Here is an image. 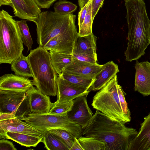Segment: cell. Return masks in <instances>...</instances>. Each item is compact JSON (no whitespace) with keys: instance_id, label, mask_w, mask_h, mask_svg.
Returning <instances> with one entry per match:
<instances>
[{"instance_id":"cell-1","label":"cell","mask_w":150,"mask_h":150,"mask_svg":"<svg viewBox=\"0 0 150 150\" xmlns=\"http://www.w3.org/2000/svg\"><path fill=\"white\" fill-rule=\"evenodd\" d=\"M138 133L136 129L128 127L96 110L81 134L105 143V150H128Z\"/></svg>"},{"instance_id":"cell-2","label":"cell","mask_w":150,"mask_h":150,"mask_svg":"<svg viewBox=\"0 0 150 150\" xmlns=\"http://www.w3.org/2000/svg\"><path fill=\"white\" fill-rule=\"evenodd\" d=\"M76 16L72 13L62 15L51 11L41 12L34 22L39 46L43 47L52 38L58 37L73 48L78 35L75 25Z\"/></svg>"},{"instance_id":"cell-3","label":"cell","mask_w":150,"mask_h":150,"mask_svg":"<svg viewBox=\"0 0 150 150\" xmlns=\"http://www.w3.org/2000/svg\"><path fill=\"white\" fill-rule=\"evenodd\" d=\"M126 18L128 26V42L125 56L126 61L137 60L144 55L149 44L148 34L150 21L146 7L134 5L127 8Z\"/></svg>"},{"instance_id":"cell-4","label":"cell","mask_w":150,"mask_h":150,"mask_svg":"<svg viewBox=\"0 0 150 150\" xmlns=\"http://www.w3.org/2000/svg\"><path fill=\"white\" fill-rule=\"evenodd\" d=\"M27 57L33 75L34 85L45 95L56 96L59 75L52 66L50 52L39 46L31 50Z\"/></svg>"},{"instance_id":"cell-5","label":"cell","mask_w":150,"mask_h":150,"mask_svg":"<svg viewBox=\"0 0 150 150\" xmlns=\"http://www.w3.org/2000/svg\"><path fill=\"white\" fill-rule=\"evenodd\" d=\"M18 25L6 11H0V64H11L24 49Z\"/></svg>"},{"instance_id":"cell-6","label":"cell","mask_w":150,"mask_h":150,"mask_svg":"<svg viewBox=\"0 0 150 150\" xmlns=\"http://www.w3.org/2000/svg\"><path fill=\"white\" fill-rule=\"evenodd\" d=\"M117 74L94 96L93 108L122 124L129 122L124 113L118 88Z\"/></svg>"},{"instance_id":"cell-7","label":"cell","mask_w":150,"mask_h":150,"mask_svg":"<svg viewBox=\"0 0 150 150\" xmlns=\"http://www.w3.org/2000/svg\"><path fill=\"white\" fill-rule=\"evenodd\" d=\"M20 119L41 133L52 129H59L69 132L77 138L82 136L83 129L79 124L69 118L67 115L60 116L30 113Z\"/></svg>"},{"instance_id":"cell-8","label":"cell","mask_w":150,"mask_h":150,"mask_svg":"<svg viewBox=\"0 0 150 150\" xmlns=\"http://www.w3.org/2000/svg\"><path fill=\"white\" fill-rule=\"evenodd\" d=\"M12 113L19 119L31 113L26 92L0 89V113Z\"/></svg>"},{"instance_id":"cell-9","label":"cell","mask_w":150,"mask_h":150,"mask_svg":"<svg viewBox=\"0 0 150 150\" xmlns=\"http://www.w3.org/2000/svg\"><path fill=\"white\" fill-rule=\"evenodd\" d=\"M88 94L83 95L73 100L71 110L67 113L68 117L79 124L83 129L93 115L87 102Z\"/></svg>"},{"instance_id":"cell-10","label":"cell","mask_w":150,"mask_h":150,"mask_svg":"<svg viewBox=\"0 0 150 150\" xmlns=\"http://www.w3.org/2000/svg\"><path fill=\"white\" fill-rule=\"evenodd\" d=\"M14 16L34 22L41 13L35 0H11Z\"/></svg>"},{"instance_id":"cell-11","label":"cell","mask_w":150,"mask_h":150,"mask_svg":"<svg viewBox=\"0 0 150 150\" xmlns=\"http://www.w3.org/2000/svg\"><path fill=\"white\" fill-rule=\"evenodd\" d=\"M31 113L48 114L52 106L50 96L45 95L33 86L26 92Z\"/></svg>"},{"instance_id":"cell-12","label":"cell","mask_w":150,"mask_h":150,"mask_svg":"<svg viewBox=\"0 0 150 150\" xmlns=\"http://www.w3.org/2000/svg\"><path fill=\"white\" fill-rule=\"evenodd\" d=\"M135 68V91L144 96L150 95V62L137 60Z\"/></svg>"},{"instance_id":"cell-13","label":"cell","mask_w":150,"mask_h":150,"mask_svg":"<svg viewBox=\"0 0 150 150\" xmlns=\"http://www.w3.org/2000/svg\"><path fill=\"white\" fill-rule=\"evenodd\" d=\"M57 100L59 103L72 100L90 91L74 85L58 75L57 79Z\"/></svg>"},{"instance_id":"cell-14","label":"cell","mask_w":150,"mask_h":150,"mask_svg":"<svg viewBox=\"0 0 150 150\" xmlns=\"http://www.w3.org/2000/svg\"><path fill=\"white\" fill-rule=\"evenodd\" d=\"M103 65L80 61L73 57L62 72L95 78L102 70Z\"/></svg>"},{"instance_id":"cell-15","label":"cell","mask_w":150,"mask_h":150,"mask_svg":"<svg viewBox=\"0 0 150 150\" xmlns=\"http://www.w3.org/2000/svg\"><path fill=\"white\" fill-rule=\"evenodd\" d=\"M29 78L14 75L6 74L0 77V89L26 92L34 85Z\"/></svg>"},{"instance_id":"cell-16","label":"cell","mask_w":150,"mask_h":150,"mask_svg":"<svg viewBox=\"0 0 150 150\" xmlns=\"http://www.w3.org/2000/svg\"><path fill=\"white\" fill-rule=\"evenodd\" d=\"M150 146V113L141 124L137 134L130 143L128 150H147Z\"/></svg>"},{"instance_id":"cell-17","label":"cell","mask_w":150,"mask_h":150,"mask_svg":"<svg viewBox=\"0 0 150 150\" xmlns=\"http://www.w3.org/2000/svg\"><path fill=\"white\" fill-rule=\"evenodd\" d=\"M119 72L117 65L112 61L103 64V69L96 76L88 91H96L100 90Z\"/></svg>"},{"instance_id":"cell-18","label":"cell","mask_w":150,"mask_h":150,"mask_svg":"<svg viewBox=\"0 0 150 150\" xmlns=\"http://www.w3.org/2000/svg\"><path fill=\"white\" fill-rule=\"evenodd\" d=\"M97 37L93 33L80 36L78 34L73 46L72 53L97 56L96 53Z\"/></svg>"},{"instance_id":"cell-19","label":"cell","mask_w":150,"mask_h":150,"mask_svg":"<svg viewBox=\"0 0 150 150\" xmlns=\"http://www.w3.org/2000/svg\"><path fill=\"white\" fill-rule=\"evenodd\" d=\"M52 66L59 75L61 74L64 68L72 60V54L57 52L50 50Z\"/></svg>"},{"instance_id":"cell-20","label":"cell","mask_w":150,"mask_h":150,"mask_svg":"<svg viewBox=\"0 0 150 150\" xmlns=\"http://www.w3.org/2000/svg\"><path fill=\"white\" fill-rule=\"evenodd\" d=\"M11 70L15 75L29 78L33 77L31 69L27 57L23 54L11 64Z\"/></svg>"},{"instance_id":"cell-21","label":"cell","mask_w":150,"mask_h":150,"mask_svg":"<svg viewBox=\"0 0 150 150\" xmlns=\"http://www.w3.org/2000/svg\"><path fill=\"white\" fill-rule=\"evenodd\" d=\"M7 139H11L21 145L27 147H35L42 142L43 137H37L22 133L7 132Z\"/></svg>"},{"instance_id":"cell-22","label":"cell","mask_w":150,"mask_h":150,"mask_svg":"<svg viewBox=\"0 0 150 150\" xmlns=\"http://www.w3.org/2000/svg\"><path fill=\"white\" fill-rule=\"evenodd\" d=\"M42 133L43 136L42 142L47 149L69 150L63 141L57 135L47 132Z\"/></svg>"},{"instance_id":"cell-23","label":"cell","mask_w":150,"mask_h":150,"mask_svg":"<svg viewBox=\"0 0 150 150\" xmlns=\"http://www.w3.org/2000/svg\"><path fill=\"white\" fill-rule=\"evenodd\" d=\"M62 77L70 83L88 91L92 84L95 78L62 72Z\"/></svg>"},{"instance_id":"cell-24","label":"cell","mask_w":150,"mask_h":150,"mask_svg":"<svg viewBox=\"0 0 150 150\" xmlns=\"http://www.w3.org/2000/svg\"><path fill=\"white\" fill-rule=\"evenodd\" d=\"M13 120L17 132L37 137H43L41 132L19 118L16 117Z\"/></svg>"},{"instance_id":"cell-25","label":"cell","mask_w":150,"mask_h":150,"mask_svg":"<svg viewBox=\"0 0 150 150\" xmlns=\"http://www.w3.org/2000/svg\"><path fill=\"white\" fill-rule=\"evenodd\" d=\"M77 139L83 150H105V143L93 137L81 136Z\"/></svg>"},{"instance_id":"cell-26","label":"cell","mask_w":150,"mask_h":150,"mask_svg":"<svg viewBox=\"0 0 150 150\" xmlns=\"http://www.w3.org/2000/svg\"><path fill=\"white\" fill-rule=\"evenodd\" d=\"M92 1L91 0L84 21L79 28L78 34L79 36H86L93 33L92 26L93 21L92 19Z\"/></svg>"},{"instance_id":"cell-27","label":"cell","mask_w":150,"mask_h":150,"mask_svg":"<svg viewBox=\"0 0 150 150\" xmlns=\"http://www.w3.org/2000/svg\"><path fill=\"white\" fill-rule=\"evenodd\" d=\"M73 105V100L59 103L57 100L52 103L48 114L58 116L67 115L71 110Z\"/></svg>"},{"instance_id":"cell-28","label":"cell","mask_w":150,"mask_h":150,"mask_svg":"<svg viewBox=\"0 0 150 150\" xmlns=\"http://www.w3.org/2000/svg\"><path fill=\"white\" fill-rule=\"evenodd\" d=\"M19 27L22 40L24 45L28 48V52L31 50L33 41L30 35L28 27L25 19L16 21Z\"/></svg>"},{"instance_id":"cell-29","label":"cell","mask_w":150,"mask_h":150,"mask_svg":"<svg viewBox=\"0 0 150 150\" xmlns=\"http://www.w3.org/2000/svg\"><path fill=\"white\" fill-rule=\"evenodd\" d=\"M77 8V6L75 4L65 0H60L54 5V12L62 15L71 13L75 11Z\"/></svg>"},{"instance_id":"cell-30","label":"cell","mask_w":150,"mask_h":150,"mask_svg":"<svg viewBox=\"0 0 150 150\" xmlns=\"http://www.w3.org/2000/svg\"><path fill=\"white\" fill-rule=\"evenodd\" d=\"M59 137L70 150L74 143L75 137L69 132L61 129H54L47 131Z\"/></svg>"},{"instance_id":"cell-31","label":"cell","mask_w":150,"mask_h":150,"mask_svg":"<svg viewBox=\"0 0 150 150\" xmlns=\"http://www.w3.org/2000/svg\"><path fill=\"white\" fill-rule=\"evenodd\" d=\"M0 130L6 133L7 132H17L13 119L0 121Z\"/></svg>"},{"instance_id":"cell-32","label":"cell","mask_w":150,"mask_h":150,"mask_svg":"<svg viewBox=\"0 0 150 150\" xmlns=\"http://www.w3.org/2000/svg\"><path fill=\"white\" fill-rule=\"evenodd\" d=\"M75 58L80 61L97 64V56L84 54H72Z\"/></svg>"},{"instance_id":"cell-33","label":"cell","mask_w":150,"mask_h":150,"mask_svg":"<svg viewBox=\"0 0 150 150\" xmlns=\"http://www.w3.org/2000/svg\"><path fill=\"white\" fill-rule=\"evenodd\" d=\"M12 142L4 139L0 140V150H16Z\"/></svg>"},{"instance_id":"cell-34","label":"cell","mask_w":150,"mask_h":150,"mask_svg":"<svg viewBox=\"0 0 150 150\" xmlns=\"http://www.w3.org/2000/svg\"><path fill=\"white\" fill-rule=\"evenodd\" d=\"M91 0L89 1L80 10L78 13V20L79 28L82 23L86 16L87 9Z\"/></svg>"},{"instance_id":"cell-35","label":"cell","mask_w":150,"mask_h":150,"mask_svg":"<svg viewBox=\"0 0 150 150\" xmlns=\"http://www.w3.org/2000/svg\"><path fill=\"white\" fill-rule=\"evenodd\" d=\"M104 1V0H93L92 19L93 21L99 9L102 6Z\"/></svg>"},{"instance_id":"cell-36","label":"cell","mask_w":150,"mask_h":150,"mask_svg":"<svg viewBox=\"0 0 150 150\" xmlns=\"http://www.w3.org/2000/svg\"><path fill=\"white\" fill-rule=\"evenodd\" d=\"M57 0H35L38 6L41 8H48Z\"/></svg>"},{"instance_id":"cell-37","label":"cell","mask_w":150,"mask_h":150,"mask_svg":"<svg viewBox=\"0 0 150 150\" xmlns=\"http://www.w3.org/2000/svg\"><path fill=\"white\" fill-rule=\"evenodd\" d=\"M16 116L12 113H0V121L13 119Z\"/></svg>"},{"instance_id":"cell-38","label":"cell","mask_w":150,"mask_h":150,"mask_svg":"<svg viewBox=\"0 0 150 150\" xmlns=\"http://www.w3.org/2000/svg\"><path fill=\"white\" fill-rule=\"evenodd\" d=\"M83 150L77 138L75 137V140L70 150Z\"/></svg>"},{"instance_id":"cell-39","label":"cell","mask_w":150,"mask_h":150,"mask_svg":"<svg viewBox=\"0 0 150 150\" xmlns=\"http://www.w3.org/2000/svg\"><path fill=\"white\" fill-rule=\"evenodd\" d=\"M6 5L10 6L13 7V5L11 0H0V6Z\"/></svg>"},{"instance_id":"cell-40","label":"cell","mask_w":150,"mask_h":150,"mask_svg":"<svg viewBox=\"0 0 150 150\" xmlns=\"http://www.w3.org/2000/svg\"><path fill=\"white\" fill-rule=\"evenodd\" d=\"M90 0H78L80 10Z\"/></svg>"},{"instance_id":"cell-41","label":"cell","mask_w":150,"mask_h":150,"mask_svg":"<svg viewBox=\"0 0 150 150\" xmlns=\"http://www.w3.org/2000/svg\"><path fill=\"white\" fill-rule=\"evenodd\" d=\"M148 40L149 44H150V23L149 28V34H148Z\"/></svg>"},{"instance_id":"cell-42","label":"cell","mask_w":150,"mask_h":150,"mask_svg":"<svg viewBox=\"0 0 150 150\" xmlns=\"http://www.w3.org/2000/svg\"><path fill=\"white\" fill-rule=\"evenodd\" d=\"M147 150H150V146L149 148Z\"/></svg>"}]
</instances>
